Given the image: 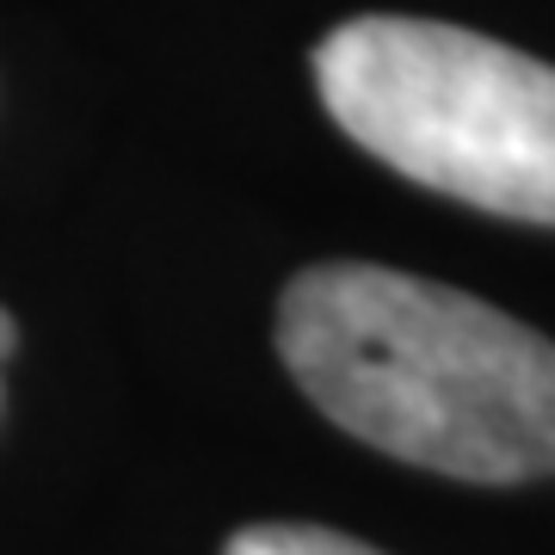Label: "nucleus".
Instances as JSON below:
<instances>
[{"label": "nucleus", "instance_id": "nucleus-1", "mask_svg": "<svg viewBox=\"0 0 555 555\" xmlns=\"http://www.w3.org/2000/svg\"><path fill=\"white\" fill-rule=\"evenodd\" d=\"M278 352L334 426L401 463L456 481L555 476V339L469 291L309 266L278 302Z\"/></svg>", "mask_w": 555, "mask_h": 555}, {"label": "nucleus", "instance_id": "nucleus-2", "mask_svg": "<svg viewBox=\"0 0 555 555\" xmlns=\"http://www.w3.org/2000/svg\"><path fill=\"white\" fill-rule=\"evenodd\" d=\"M321 105L414 185L555 222V68L438 20H352L315 50Z\"/></svg>", "mask_w": 555, "mask_h": 555}, {"label": "nucleus", "instance_id": "nucleus-3", "mask_svg": "<svg viewBox=\"0 0 555 555\" xmlns=\"http://www.w3.org/2000/svg\"><path fill=\"white\" fill-rule=\"evenodd\" d=\"M222 555H383L358 537L321 531V525H247V531L229 537Z\"/></svg>", "mask_w": 555, "mask_h": 555}, {"label": "nucleus", "instance_id": "nucleus-4", "mask_svg": "<svg viewBox=\"0 0 555 555\" xmlns=\"http://www.w3.org/2000/svg\"><path fill=\"white\" fill-rule=\"evenodd\" d=\"M13 339H20V327H13L7 309H0V364H7V352H13Z\"/></svg>", "mask_w": 555, "mask_h": 555}]
</instances>
